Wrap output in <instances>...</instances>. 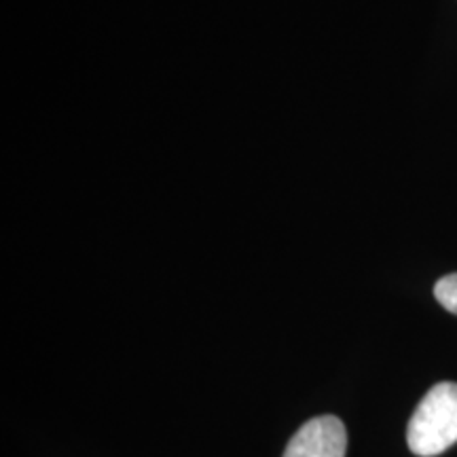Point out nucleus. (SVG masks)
Here are the masks:
<instances>
[{
  "mask_svg": "<svg viewBox=\"0 0 457 457\" xmlns=\"http://www.w3.org/2000/svg\"><path fill=\"white\" fill-rule=\"evenodd\" d=\"M407 443L420 457L441 455L457 443V384L430 387L411 417Z\"/></svg>",
  "mask_w": 457,
  "mask_h": 457,
  "instance_id": "f257e3e1",
  "label": "nucleus"
},
{
  "mask_svg": "<svg viewBox=\"0 0 457 457\" xmlns=\"http://www.w3.org/2000/svg\"><path fill=\"white\" fill-rule=\"evenodd\" d=\"M347 432L339 417L322 415L305 421L286 445L284 457H345Z\"/></svg>",
  "mask_w": 457,
  "mask_h": 457,
  "instance_id": "f03ea898",
  "label": "nucleus"
},
{
  "mask_svg": "<svg viewBox=\"0 0 457 457\" xmlns=\"http://www.w3.org/2000/svg\"><path fill=\"white\" fill-rule=\"evenodd\" d=\"M434 296L445 310L457 316V273L438 279L436 286H434Z\"/></svg>",
  "mask_w": 457,
  "mask_h": 457,
  "instance_id": "7ed1b4c3",
  "label": "nucleus"
}]
</instances>
